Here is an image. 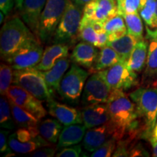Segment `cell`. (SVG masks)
<instances>
[{"label":"cell","mask_w":157,"mask_h":157,"mask_svg":"<svg viewBox=\"0 0 157 157\" xmlns=\"http://www.w3.org/2000/svg\"><path fill=\"white\" fill-rule=\"evenodd\" d=\"M110 113V123L116 129V139L121 140L125 135L134 137L139 131V121L141 118L136 105L121 90H112L107 101Z\"/></svg>","instance_id":"obj_1"},{"label":"cell","mask_w":157,"mask_h":157,"mask_svg":"<svg viewBox=\"0 0 157 157\" xmlns=\"http://www.w3.org/2000/svg\"><path fill=\"white\" fill-rule=\"evenodd\" d=\"M38 40L23 20L18 17H12L6 21L1 30V58L7 60L25 45Z\"/></svg>","instance_id":"obj_2"},{"label":"cell","mask_w":157,"mask_h":157,"mask_svg":"<svg viewBox=\"0 0 157 157\" xmlns=\"http://www.w3.org/2000/svg\"><path fill=\"white\" fill-rule=\"evenodd\" d=\"M129 97L144 122L143 135L150 137L157 121V87L138 88L129 94Z\"/></svg>","instance_id":"obj_3"},{"label":"cell","mask_w":157,"mask_h":157,"mask_svg":"<svg viewBox=\"0 0 157 157\" xmlns=\"http://www.w3.org/2000/svg\"><path fill=\"white\" fill-rule=\"evenodd\" d=\"M82 15L83 9L69 0L52 38L54 44L71 45L78 40Z\"/></svg>","instance_id":"obj_4"},{"label":"cell","mask_w":157,"mask_h":157,"mask_svg":"<svg viewBox=\"0 0 157 157\" xmlns=\"http://www.w3.org/2000/svg\"><path fill=\"white\" fill-rule=\"evenodd\" d=\"M13 84L26 90L42 101L52 99L51 90L46 83L42 71L34 68L14 70Z\"/></svg>","instance_id":"obj_5"},{"label":"cell","mask_w":157,"mask_h":157,"mask_svg":"<svg viewBox=\"0 0 157 157\" xmlns=\"http://www.w3.org/2000/svg\"><path fill=\"white\" fill-rule=\"evenodd\" d=\"M68 2L69 0H47L39 23L38 38L41 42H48L53 38Z\"/></svg>","instance_id":"obj_6"},{"label":"cell","mask_w":157,"mask_h":157,"mask_svg":"<svg viewBox=\"0 0 157 157\" xmlns=\"http://www.w3.org/2000/svg\"><path fill=\"white\" fill-rule=\"evenodd\" d=\"M88 76L87 71L74 63L63 77L58 93L66 101L77 103L82 98Z\"/></svg>","instance_id":"obj_7"},{"label":"cell","mask_w":157,"mask_h":157,"mask_svg":"<svg viewBox=\"0 0 157 157\" xmlns=\"http://www.w3.org/2000/svg\"><path fill=\"white\" fill-rule=\"evenodd\" d=\"M98 73L112 90H127L137 84V74L129 70L126 63L123 61Z\"/></svg>","instance_id":"obj_8"},{"label":"cell","mask_w":157,"mask_h":157,"mask_svg":"<svg viewBox=\"0 0 157 157\" xmlns=\"http://www.w3.org/2000/svg\"><path fill=\"white\" fill-rule=\"evenodd\" d=\"M111 87L101 77L98 72H95L87 78L82 95L81 103L84 107L99 103H106Z\"/></svg>","instance_id":"obj_9"},{"label":"cell","mask_w":157,"mask_h":157,"mask_svg":"<svg viewBox=\"0 0 157 157\" xmlns=\"http://www.w3.org/2000/svg\"><path fill=\"white\" fill-rule=\"evenodd\" d=\"M6 96L10 101L26 110L39 120L44 118L47 114L46 109L41 102L42 101L16 84H12Z\"/></svg>","instance_id":"obj_10"},{"label":"cell","mask_w":157,"mask_h":157,"mask_svg":"<svg viewBox=\"0 0 157 157\" xmlns=\"http://www.w3.org/2000/svg\"><path fill=\"white\" fill-rule=\"evenodd\" d=\"M38 41L29 43L5 60L14 70L34 68L40 63L44 50Z\"/></svg>","instance_id":"obj_11"},{"label":"cell","mask_w":157,"mask_h":157,"mask_svg":"<svg viewBox=\"0 0 157 157\" xmlns=\"http://www.w3.org/2000/svg\"><path fill=\"white\" fill-rule=\"evenodd\" d=\"M117 14V0H92L84 7L82 18L104 23Z\"/></svg>","instance_id":"obj_12"},{"label":"cell","mask_w":157,"mask_h":157,"mask_svg":"<svg viewBox=\"0 0 157 157\" xmlns=\"http://www.w3.org/2000/svg\"><path fill=\"white\" fill-rule=\"evenodd\" d=\"M111 138L116 139V129L109 121L103 125L88 129L83 139L84 148L87 151L93 152Z\"/></svg>","instance_id":"obj_13"},{"label":"cell","mask_w":157,"mask_h":157,"mask_svg":"<svg viewBox=\"0 0 157 157\" xmlns=\"http://www.w3.org/2000/svg\"><path fill=\"white\" fill-rule=\"evenodd\" d=\"M47 106L50 114L56 118L63 125L68 126L83 122L82 112L66 104L60 103L51 99L47 101Z\"/></svg>","instance_id":"obj_14"},{"label":"cell","mask_w":157,"mask_h":157,"mask_svg":"<svg viewBox=\"0 0 157 157\" xmlns=\"http://www.w3.org/2000/svg\"><path fill=\"white\" fill-rule=\"evenodd\" d=\"M46 2L47 0H24L21 9L22 20L37 38L39 19Z\"/></svg>","instance_id":"obj_15"},{"label":"cell","mask_w":157,"mask_h":157,"mask_svg":"<svg viewBox=\"0 0 157 157\" xmlns=\"http://www.w3.org/2000/svg\"><path fill=\"white\" fill-rule=\"evenodd\" d=\"M84 125L87 129L103 125L111 119L106 103H99L84 107L82 111Z\"/></svg>","instance_id":"obj_16"},{"label":"cell","mask_w":157,"mask_h":157,"mask_svg":"<svg viewBox=\"0 0 157 157\" xmlns=\"http://www.w3.org/2000/svg\"><path fill=\"white\" fill-rule=\"evenodd\" d=\"M98 53L95 46L82 41L74 47L71 59L74 63L90 69L95 63Z\"/></svg>","instance_id":"obj_17"},{"label":"cell","mask_w":157,"mask_h":157,"mask_svg":"<svg viewBox=\"0 0 157 157\" xmlns=\"http://www.w3.org/2000/svg\"><path fill=\"white\" fill-rule=\"evenodd\" d=\"M146 31L147 39H150V44L143 78L144 81L150 82L157 77V29L152 30L146 28Z\"/></svg>","instance_id":"obj_18"},{"label":"cell","mask_w":157,"mask_h":157,"mask_svg":"<svg viewBox=\"0 0 157 157\" xmlns=\"http://www.w3.org/2000/svg\"><path fill=\"white\" fill-rule=\"evenodd\" d=\"M69 46L64 44H54L45 48L42 60L36 68L44 71L50 70L60 59L68 57Z\"/></svg>","instance_id":"obj_19"},{"label":"cell","mask_w":157,"mask_h":157,"mask_svg":"<svg viewBox=\"0 0 157 157\" xmlns=\"http://www.w3.org/2000/svg\"><path fill=\"white\" fill-rule=\"evenodd\" d=\"M70 61L68 57L61 58L50 70L42 71L46 83L51 90L59 91L62 78L70 66Z\"/></svg>","instance_id":"obj_20"},{"label":"cell","mask_w":157,"mask_h":157,"mask_svg":"<svg viewBox=\"0 0 157 157\" xmlns=\"http://www.w3.org/2000/svg\"><path fill=\"white\" fill-rule=\"evenodd\" d=\"M86 127L81 124H75L66 126L62 129L58 141L57 148H66L78 144L84 139Z\"/></svg>","instance_id":"obj_21"},{"label":"cell","mask_w":157,"mask_h":157,"mask_svg":"<svg viewBox=\"0 0 157 157\" xmlns=\"http://www.w3.org/2000/svg\"><path fill=\"white\" fill-rule=\"evenodd\" d=\"M148 50V42L144 39H141L137 43L127 63L129 70L137 74L143 69L146 64Z\"/></svg>","instance_id":"obj_22"},{"label":"cell","mask_w":157,"mask_h":157,"mask_svg":"<svg viewBox=\"0 0 157 157\" xmlns=\"http://www.w3.org/2000/svg\"><path fill=\"white\" fill-rule=\"evenodd\" d=\"M8 144L10 148L13 151L23 154L34 152L41 147L52 146L51 143L48 142L42 135H39L29 142H21L14 136V135L12 134L10 135Z\"/></svg>","instance_id":"obj_23"},{"label":"cell","mask_w":157,"mask_h":157,"mask_svg":"<svg viewBox=\"0 0 157 157\" xmlns=\"http://www.w3.org/2000/svg\"><path fill=\"white\" fill-rule=\"evenodd\" d=\"M141 39H139L133 35L127 33L121 38L108 42L107 46L111 47L120 57L121 61L127 63L129 56L132 53L133 49L137 43Z\"/></svg>","instance_id":"obj_24"},{"label":"cell","mask_w":157,"mask_h":157,"mask_svg":"<svg viewBox=\"0 0 157 157\" xmlns=\"http://www.w3.org/2000/svg\"><path fill=\"white\" fill-rule=\"evenodd\" d=\"M13 119L17 126L34 131H39V119L26 110L10 101Z\"/></svg>","instance_id":"obj_25"},{"label":"cell","mask_w":157,"mask_h":157,"mask_svg":"<svg viewBox=\"0 0 157 157\" xmlns=\"http://www.w3.org/2000/svg\"><path fill=\"white\" fill-rule=\"evenodd\" d=\"M119 61H121V60L117 52L111 47L105 46L101 48L95 63L90 69V71L92 73L101 71L111 67Z\"/></svg>","instance_id":"obj_26"},{"label":"cell","mask_w":157,"mask_h":157,"mask_svg":"<svg viewBox=\"0 0 157 157\" xmlns=\"http://www.w3.org/2000/svg\"><path fill=\"white\" fill-rule=\"evenodd\" d=\"M104 30L109 34V42L122 37L127 34V29L122 15L117 14L103 23Z\"/></svg>","instance_id":"obj_27"},{"label":"cell","mask_w":157,"mask_h":157,"mask_svg":"<svg viewBox=\"0 0 157 157\" xmlns=\"http://www.w3.org/2000/svg\"><path fill=\"white\" fill-rule=\"evenodd\" d=\"M62 124L58 119H47L39 124L40 135L52 144L58 143L62 130Z\"/></svg>","instance_id":"obj_28"},{"label":"cell","mask_w":157,"mask_h":157,"mask_svg":"<svg viewBox=\"0 0 157 157\" xmlns=\"http://www.w3.org/2000/svg\"><path fill=\"white\" fill-rule=\"evenodd\" d=\"M140 15L146 25V28L156 30L157 29V1L146 0L141 8Z\"/></svg>","instance_id":"obj_29"},{"label":"cell","mask_w":157,"mask_h":157,"mask_svg":"<svg viewBox=\"0 0 157 157\" xmlns=\"http://www.w3.org/2000/svg\"><path fill=\"white\" fill-rule=\"evenodd\" d=\"M124 19L127 33L139 39H143V24L140 13H131L122 15Z\"/></svg>","instance_id":"obj_30"},{"label":"cell","mask_w":157,"mask_h":157,"mask_svg":"<svg viewBox=\"0 0 157 157\" xmlns=\"http://www.w3.org/2000/svg\"><path fill=\"white\" fill-rule=\"evenodd\" d=\"M78 38L79 40L90 43L97 48L98 33L94 29L91 22L88 20L82 18Z\"/></svg>","instance_id":"obj_31"},{"label":"cell","mask_w":157,"mask_h":157,"mask_svg":"<svg viewBox=\"0 0 157 157\" xmlns=\"http://www.w3.org/2000/svg\"><path fill=\"white\" fill-rule=\"evenodd\" d=\"M6 95H2L0 98V124L1 127L7 129H14L11 106L8 98Z\"/></svg>","instance_id":"obj_32"},{"label":"cell","mask_w":157,"mask_h":157,"mask_svg":"<svg viewBox=\"0 0 157 157\" xmlns=\"http://www.w3.org/2000/svg\"><path fill=\"white\" fill-rule=\"evenodd\" d=\"M14 69L10 64L2 63L0 66V93L7 95L9 88L13 84Z\"/></svg>","instance_id":"obj_33"},{"label":"cell","mask_w":157,"mask_h":157,"mask_svg":"<svg viewBox=\"0 0 157 157\" xmlns=\"http://www.w3.org/2000/svg\"><path fill=\"white\" fill-rule=\"evenodd\" d=\"M146 0H117L118 14H124L140 13Z\"/></svg>","instance_id":"obj_34"},{"label":"cell","mask_w":157,"mask_h":157,"mask_svg":"<svg viewBox=\"0 0 157 157\" xmlns=\"http://www.w3.org/2000/svg\"><path fill=\"white\" fill-rule=\"evenodd\" d=\"M117 140L114 138H111L100 146L97 150L93 152V157H110L113 156V153L117 149Z\"/></svg>","instance_id":"obj_35"},{"label":"cell","mask_w":157,"mask_h":157,"mask_svg":"<svg viewBox=\"0 0 157 157\" xmlns=\"http://www.w3.org/2000/svg\"><path fill=\"white\" fill-rule=\"evenodd\" d=\"M13 135L21 142H29L40 134H39V131H34L27 128L21 127L15 133H13Z\"/></svg>","instance_id":"obj_36"},{"label":"cell","mask_w":157,"mask_h":157,"mask_svg":"<svg viewBox=\"0 0 157 157\" xmlns=\"http://www.w3.org/2000/svg\"><path fill=\"white\" fill-rule=\"evenodd\" d=\"M82 152L81 145H76L71 147H66L56 156L58 157H78Z\"/></svg>","instance_id":"obj_37"},{"label":"cell","mask_w":157,"mask_h":157,"mask_svg":"<svg viewBox=\"0 0 157 157\" xmlns=\"http://www.w3.org/2000/svg\"><path fill=\"white\" fill-rule=\"evenodd\" d=\"M56 154V148L52 146L41 147L34 152L32 156L34 157H52Z\"/></svg>","instance_id":"obj_38"},{"label":"cell","mask_w":157,"mask_h":157,"mask_svg":"<svg viewBox=\"0 0 157 157\" xmlns=\"http://www.w3.org/2000/svg\"><path fill=\"white\" fill-rule=\"evenodd\" d=\"M8 131L2 130L0 132V151L2 153L7 152L8 154L10 148H8V142L7 140V135L8 134Z\"/></svg>","instance_id":"obj_39"},{"label":"cell","mask_w":157,"mask_h":157,"mask_svg":"<svg viewBox=\"0 0 157 157\" xmlns=\"http://www.w3.org/2000/svg\"><path fill=\"white\" fill-rule=\"evenodd\" d=\"M15 0H0V9L1 12L5 15H8L14 6Z\"/></svg>","instance_id":"obj_40"},{"label":"cell","mask_w":157,"mask_h":157,"mask_svg":"<svg viewBox=\"0 0 157 157\" xmlns=\"http://www.w3.org/2000/svg\"><path fill=\"white\" fill-rule=\"evenodd\" d=\"M109 42V34L105 32V31H101L98 33V48H103L104 47L107 46L108 42Z\"/></svg>","instance_id":"obj_41"},{"label":"cell","mask_w":157,"mask_h":157,"mask_svg":"<svg viewBox=\"0 0 157 157\" xmlns=\"http://www.w3.org/2000/svg\"><path fill=\"white\" fill-rule=\"evenodd\" d=\"M149 140H150L151 144L152 146L153 156L157 157V139L151 135V136L149 137Z\"/></svg>","instance_id":"obj_42"},{"label":"cell","mask_w":157,"mask_h":157,"mask_svg":"<svg viewBox=\"0 0 157 157\" xmlns=\"http://www.w3.org/2000/svg\"><path fill=\"white\" fill-rule=\"evenodd\" d=\"M71 1L74 5L78 6V7L83 9L84 6L87 5V3H89L90 2H91L92 0H71Z\"/></svg>","instance_id":"obj_43"},{"label":"cell","mask_w":157,"mask_h":157,"mask_svg":"<svg viewBox=\"0 0 157 157\" xmlns=\"http://www.w3.org/2000/svg\"><path fill=\"white\" fill-rule=\"evenodd\" d=\"M23 1L24 0H15V5H16V7L17 8L21 10V7H22V5H23Z\"/></svg>","instance_id":"obj_44"},{"label":"cell","mask_w":157,"mask_h":157,"mask_svg":"<svg viewBox=\"0 0 157 157\" xmlns=\"http://www.w3.org/2000/svg\"><path fill=\"white\" fill-rule=\"evenodd\" d=\"M5 14L2 13V12H1V13H0V23H2L3 21H4V17H5Z\"/></svg>","instance_id":"obj_45"},{"label":"cell","mask_w":157,"mask_h":157,"mask_svg":"<svg viewBox=\"0 0 157 157\" xmlns=\"http://www.w3.org/2000/svg\"><path fill=\"white\" fill-rule=\"evenodd\" d=\"M154 86L155 87H157V80L154 83Z\"/></svg>","instance_id":"obj_46"}]
</instances>
